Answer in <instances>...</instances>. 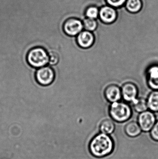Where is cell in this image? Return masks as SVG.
<instances>
[{"label":"cell","mask_w":158,"mask_h":159,"mask_svg":"<svg viewBox=\"0 0 158 159\" xmlns=\"http://www.w3.org/2000/svg\"><path fill=\"white\" fill-rule=\"evenodd\" d=\"M59 60V55L55 52H50L49 54V63L50 65H55Z\"/></svg>","instance_id":"ffe728a7"},{"label":"cell","mask_w":158,"mask_h":159,"mask_svg":"<svg viewBox=\"0 0 158 159\" xmlns=\"http://www.w3.org/2000/svg\"><path fill=\"white\" fill-rule=\"evenodd\" d=\"M62 27L64 33L70 36H77L83 30L82 20L74 17L66 20Z\"/></svg>","instance_id":"277c9868"},{"label":"cell","mask_w":158,"mask_h":159,"mask_svg":"<svg viewBox=\"0 0 158 159\" xmlns=\"http://www.w3.org/2000/svg\"><path fill=\"white\" fill-rule=\"evenodd\" d=\"M54 78V71L49 66L40 68L37 70L35 74L36 81L42 86L50 85L53 81Z\"/></svg>","instance_id":"52a82bcc"},{"label":"cell","mask_w":158,"mask_h":159,"mask_svg":"<svg viewBox=\"0 0 158 159\" xmlns=\"http://www.w3.org/2000/svg\"><path fill=\"white\" fill-rule=\"evenodd\" d=\"M83 30L93 32L98 28V22L97 20L92 19L84 17L82 20Z\"/></svg>","instance_id":"e0dca14e"},{"label":"cell","mask_w":158,"mask_h":159,"mask_svg":"<svg viewBox=\"0 0 158 159\" xmlns=\"http://www.w3.org/2000/svg\"><path fill=\"white\" fill-rule=\"evenodd\" d=\"M139 124L135 121L129 122L125 126L124 132L126 135L131 138L137 137L142 133Z\"/></svg>","instance_id":"4fadbf2b"},{"label":"cell","mask_w":158,"mask_h":159,"mask_svg":"<svg viewBox=\"0 0 158 159\" xmlns=\"http://www.w3.org/2000/svg\"><path fill=\"white\" fill-rule=\"evenodd\" d=\"M148 86L154 90H158V64L150 66L147 71Z\"/></svg>","instance_id":"8fae6325"},{"label":"cell","mask_w":158,"mask_h":159,"mask_svg":"<svg viewBox=\"0 0 158 159\" xmlns=\"http://www.w3.org/2000/svg\"><path fill=\"white\" fill-rule=\"evenodd\" d=\"M147 101V106L150 111L158 112V90H154L148 95Z\"/></svg>","instance_id":"9a60e30c"},{"label":"cell","mask_w":158,"mask_h":159,"mask_svg":"<svg viewBox=\"0 0 158 159\" xmlns=\"http://www.w3.org/2000/svg\"><path fill=\"white\" fill-rule=\"evenodd\" d=\"M109 112L112 119L118 122L127 121L132 116L130 107L128 104L123 102L112 103L109 107Z\"/></svg>","instance_id":"7a4b0ae2"},{"label":"cell","mask_w":158,"mask_h":159,"mask_svg":"<svg viewBox=\"0 0 158 159\" xmlns=\"http://www.w3.org/2000/svg\"><path fill=\"white\" fill-rule=\"evenodd\" d=\"M132 103L135 110L138 113H143L147 111L148 108L147 101L144 98H137Z\"/></svg>","instance_id":"ac0fdd59"},{"label":"cell","mask_w":158,"mask_h":159,"mask_svg":"<svg viewBox=\"0 0 158 159\" xmlns=\"http://www.w3.org/2000/svg\"><path fill=\"white\" fill-rule=\"evenodd\" d=\"M151 138L154 141L158 142V120L152 128L150 132Z\"/></svg>","instance_id":"44dd1931"},{"label":"cell","mask_w":158,"mask_h":159,"mask_svg":"<svg viewBox=\"0 0 158 159\" xmlns=\"http://www.w3.org/2000/svg\"><path fill=\"white\" fill-rule=\"evenodd\" d=\"M99 7L94 5L88 6L84 12V17L98 20L99 18Z\"/></svg>","instance_id":"2e32d148"},{"label":"cell","mask_w":158,"mask_h":159,"mask_svg":"<svg viewBox=\"0 0 158 159\" xmlns=\"http://www.w3.org/2000/svg\"><path fill=\"white\" fill-rule=\"evenodd\" d=\"M114 142L110 135L100 133L95 135L89 143L92 156L98 158L109 156L114 149Z\"/></svg>","instance_id":"6da1fadb"},{"label":"cell","mask_w":158,"mask_h":159,"mask_svg":"<svg viewBox=\"0 0 158 159\" xmlns=\"http://www.w3.org/2000/svg\"><path fill=\"white\" fill-rule=\"evenodd\" d=\"M156 116L151 111H146L140 113L138 116V123L144 132L150 131L156 124Z\"/></svg>","instance_id":"8992f818"},{"label":"cell","mask_w":158,"mask_h":159,"mask_svg":"<svg viewBox=\"0 0 158 159\" xmlns=\"http://www.w3.org/2000/svg\"><path fill=\"white\" fill-rule=\"evenodd\" d=\"M27 61L30 66L34 68H42L49 62V55L43 48L37 47L29 51Z\"/></svg>","instance_id":"3957f363"},{"label":"cell","mask_w":158,"mask_h":159,"mask_svg":"<svg viewBox=\"0 0 158 159\" xmlns=\"http://www.w3.org/2000/svg\"><path fill=\"white\" fill-rule=\"evenodd\" d=\"M122 94L123 99L129 102L133 103L137 99L138 89L136 85L131 82H127L122 86Z\"/></svg>","instance_id":"ba28073f"},{"label":"cell","mask_w":158,"mask_h":159,"mask_svg":"<svg viewBox=\"0 0 158 159\" xmlns=\"http://www.w3.org/2000/svg\"><path fill=\"white\" fill-rule=\"evenodd\" d=\"M105 95L107 100L112 103L119 102L122 97L121 89L117 85H109L106 88Z\"/></svg>","instance_id":"30bf717a"},{"label":"cell","mask_w":158,"mask_h":159,"mask_svg":"<svg viewBox=\"0 0 158 159\" xmlns=\"http://www.w3.org/2000/svg\"><path fill=\"white\" fill-rule=\"evenodd\" d=\"M76 37L77 44L83 48H90L94 44L95 40L93 32L84 30Z\"/></svg>","instance_id":"9c48e42d"},{"label":"cell","mask_w":158,"mask_h":159,"mask_svg":"<svg viewBox=\"0 0 158 159\" xmlns=\"http://www.w3.org/2000/svg\"><path fill=\"white\" fill-rule=\"evenodd\" d=\"M143 6V0H127L124 7L129 13L135 14L142 10Z\"/></svg>","instance_id":"7c38bea8"},{"label":"cell","mask_w":158,"mask_h":159,"mask_svg":"<svg viewBox=\"0 0 158 159\" xmlns=\"http://www.w3.org/2000/svg\"><path fill=\"white\" fill-rule=\"evenodd\" d=\"M118 16L117 9L105 4L99 7L98 19L103 24L110 25L117 21Z\"/></svg>","instance_id":"5b68a950"},{"label":"cell","mask_w":158,"mask_h":159,"mask_svg":"<svg viewBox=\"0 0 158 159\" xmlns=\"http://www.w3.org/2000/svg\"><path fill=\"white\" fill-rule=\"evenodd\" d=\"M127 0H105L106 4L118 9L124 7Z\"/></svg>","instance_id":"d6986e66"},{"label":"cell","mask_w":158,"mask_h":159,"mask_svg":"<svg viewBox=\"0 0 158 159\" xmlns=\"http://www.w3.org/2000/svg\"><path fill=\"white\" fill-rule=\"evenodd\" d=\"M99 130L102 133L108 135L112 134L115 130V123L111 120H105L100 123Z\"/></svg>","instance_id":"5bb4252c"}]
</instances>
